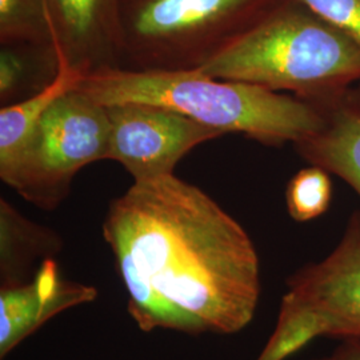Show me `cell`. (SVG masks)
Wrapping results in <instances>:
<instances>
[{
    "label": "cell",
    "mask_w": 360,
    "mask_h": 360,
    "mask_svg": "<svg viewBox=\"0 0 360 360\" xmlns=\"http://www.w3.org/2000/svg\"><path fill=\"white\" fill-rule=\"evenodd\" d=\"M58 72L53 47L1 46L0 50V102L1 107L16 103L44 89Z\"/></svg>",
    "instance_id": "4fadbf2b"
},
{
    "label": "cell",
    "mask_w": 360,
    "mask_h": 360,
    "mask_svg": "<svg viewBox=\"0 0 360 360\" xmlns=\"http://www.w3.org/2000/svg\"><path fill=\"white\" fill-rule=\"evenodd\" d=\"M94 285L63 279L55 257L25 284L0 287V359L63 311L94 302Z\"/></svg>",
    "instance_id": "9c48e42d"
},
{
    "label": "cell",
    "mask_w": 360,
    "mask_h": 360,
    "mask_svg": "<svg viewBox=\"0 0 360 360\" xmlns=\"http://www.w3.org/2000/svg\"><path fill=\"white\" fill-rule=\"evenodd\" d=\"M65 242L60 233L26 218L20 211L0 199V287L30 282L46 259L56 257Z\"/></svg>",
    "instance_id": "8fae6325"
},
{
    "label": "cell",
    "mask_w": 360,
    "mask_h": 360,
    "mask_svg": "<svg viewBox=\"0 0 360 360\" xmlns=\"http://www.w3.org/2000/svg\"><path fill=\"white\" fill-rule=\"evenodd\" d=\"M330 175L326 169L309 165L290 179L285 188V206L295 221H311L327 212L333 199Z\"/></svg>",
    "instance_id": "9a60e30c"
},
{
    "label": "cell",
    "mask_w": 360,
    "mask_h": 360,
    "mask_svg": "<svg viewBox=\"0 0 360 360\" xmlns=\"http://www.w3.org/2000/svg\"><path fill=\"white\" fill-rule=\"evenodd\" d=\"M287 0H120L122 67L198 70Z\"/></svg>",
    "instance_id": "277c9868"
},
{
    "label": "cell",
    "mask_w": 360,
    "mask_h": 360,
    "mask_svg": "<svg viewBox=\"0 0 360 360\" xmlns=\"http://www.w3.org/2000/svg\"><path fill=\"white\" fill-rule=\"evenodd\" d=\"M108 147L105 105L75 89L43 116L4 183L28 203L53 211L68 198L77 172L107 159Z\"/></svg>",
    "instance_id": "8992f818"
},
{
    "label": "cell",
    "mask_w": 360,
    "mask_h": 360,
    "mask_svg": "<svg viewBox=\"0 0 360 360\" xmlns=\"http://www.w3.org/2000/svg\"><path fill=\"white\" fill-rule=\"evenodd\" d=\"M198 70L221 80L290 91L319 107L360 83V47L300 0H287Z\"/></svg>",
    "instance_id": "3957f363"
},
{
    "label": "cell",
    "mask_w": 360,
    "mask_h": 360,
    "mask_svg": "<svg viewBox=\"0 0 360 360\" xmlns=\"http://www.w3.org/2000/svg\"><path fill=\"white\" fill-rule=\"evenodd\" d=\"M102 235L143 333L233 335L254 321L255 245L199 187L175 175L134 181L111 200Z\"/></svg>",
    "instance_id": "6da1fadb"
},
{
    "label": "cell",
    "mask_w": 360,
    "mask_h": 360,
    "mask_svg": "<svg viewBox=\"0 0 360 360\" xmlns=\"http://www.w3.org/2000/svg\"><path fill=\"white\" fill-rule=\"evenodd\" d=\"M110 119L107 159L129 171L134 181L175 175L183 156L196 146L223 136L191 117L146 103L105 105Z\"/></svg>",
    "instance_id": "52a82bcc"
},
{
    "label": "cell",
    "mask_w": 360,
    "mask_h": 360,
    "mask_svg": "<svg viewBox=\"0 0 360 360\" xmlns=\"http://www.w3.org/2000/svg\"><path fill=\"white\" fill-rule=\"evenodd\" d=\"M56 56L84 77L122 67L120 0H47Z\"/></svg>",
    "instance_id": "ba28073f"
},
{
    "label": "cell",
    "mask_w": 360,
    "mask_h": 360,
    "mask_svg": "<svg viewBox=\"0 0 360 360\" xmlns=\"http://www.w3.org/2000/svg\"><path fill=\"white\" fill-rule=\"evenodd\" d=\"M316 360H360V340H342L328 356Z\"/></svg>",
    "instance_id": "e0dca14e"
},
{
    "label": "cell",
    "mask_w": 360,
    "mask_h": 360,
    "mask_svg": "<svg viewBox=\"0 0 360 360\" xmlns=\"http://www.w3.org/2000/svg\"><path fill=\"white\" fill-rule=\"evenodd\" d=\"M84 75L58 56V72L41 90L0 110V178L10 176L43 116L65 94L75 90Z\"/></svg>",
    "instance_id": "7c38bea8"
},
{
    "label": "cell",
    "mask_w": 360,
    "mask_h": 360,
    "mask_svg": "<svg viewBox=\"0 0 360 360\" xmlns=\"http://www.w3.org/2000/svg\"><path fill=\"white\" fill-rule=\"evenodd\" d=\"M77 89L103 105H160L221 135L242 134L266 146L294 144L323 126L321 111L296 96L208 77L200 70L105 68L86 75Z\"/></svg>",
    "instance_id": "7a4b0ae2"
},
{
    "label": "cell",
    "mask_w": 360,
    "mask_h": 360,
    "mask_svg": "<svg viewBox=\"0 0 360 360\" xmlns=\"http://www.w3.org/2000/svg\"><path fill=\"white\" fill-rule=\"evenodd\" d=\"M0 44L53 47L47 0H0Z\"/></svg>",
    "instance_id": "5bb4252c"
},
{
    "label": "cell",
    "mask_w": 360,
    "mask_h": 360,
    "mask_svg": "<svg viewBox=\"0 0 360 360\" xmlns=\"http://www.w3.org/2000/svg\"><path fill=\"white\" fill-rule=\"evenodd\" d=\"M323 126L294 143L297 155L311 166L339 176L360 196V95L349 90L316 107Z\"/></svg>",
    "instance_id": "30bf717a"
},
{
    "label": "cell",
    "mask_w": 360,
    "mask_h": 360,
    "mask_svg": "<svg viewBox=\"0 0 360 360\" xmlns=\"http://www.w3.org/2000/svg\"><path fill=\"white\" fill-rule=\"evenodd\" d=\"M278 321L255 360H285L315 339L360 340V211L327 257L291 274Z\"/></svg>",
    "instance_id": "5b68a950"
},
{
    "label": "cell",
    "mask_w": 360,
    "mask_h": 360,
    "mask_svg": "<svg viewBox=\"0 0 360 360\" xmlns=\"http://www.w3.org/2000/svg\"><path fill=\"white\" fill-rule=\"evenodd\" d=\"M323 20L336 27L360 47V0H300Z\"/></svg>",
    "instance_id": "2e32d148"
}]
</instances>
